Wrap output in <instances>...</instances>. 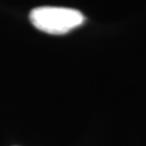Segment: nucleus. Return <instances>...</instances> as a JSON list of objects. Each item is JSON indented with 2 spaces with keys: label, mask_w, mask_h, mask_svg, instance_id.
I'll use <instances>...</instances> for the list:
<instances>
[{
  "label": "nucleus",
  "mask_w": 146,
  "mask_h": 146,
  "mask_svg": "<svg viewBox=\"0 0 146 146\" xmlns=\"http://www.w3.org/2000/svg\"><path fill=\"white\" fill-rule=\"evenodd\" d=\"M29 20L36 29L44 33L62 35L82 26L85 17L80 11L74 9L40 6L31 11Z\"/></svg>",
  "instance_id": "1"
}]
</instances>
